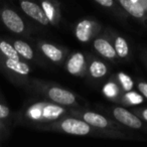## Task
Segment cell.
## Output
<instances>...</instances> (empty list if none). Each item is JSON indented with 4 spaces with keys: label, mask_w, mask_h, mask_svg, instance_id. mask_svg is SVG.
Listing matches in <instances>:
<instances>
[{
    "label": "cell",
    "mask_w": 147,
    "mask_h": 147,
    "mask_svg": "<svg viewBox=\"0 0 147 147\" xmlns=\"http://www.w3.org/2000/svg\"><path fill=\"white\" fill-rule=\"evenodd\" d=\"M61 128L65 132L75 135H86L90 132V126L83 121L77 119H67L61 123Z\"/></svg>",
    "instance_id": "obj_1"
},
{
    "label": "cell",
    "mask_w": 147,
    "mask_h": 147,
    "mask_svg": "<svg viewBox=\"0 0 147 147\" xmlns=\"http://www.w3.org/2000/svg\"><path fill=\"white\" fill-rule=\"evenodd\" d=\"M2 20L4 22V24L10 30H12L13 32L20 33L24 29V24H23L22 19L19 17V15L17 13H15L12 10H9V9L3 10Z\"/></svg>",
    "instance_id": "obj_2"
},
{
    "label": "cell",
    "mask_w": 147,
    "mask_h": 147,
    "mask_svg": "<svg viewBox=\"0 0 147 147\" xmlns=\"http://www.w3.org/2000/svg\"><path fill=\"white\" fill-rule=\"evenodd\" d=\"M21 8L27 15L32 17L33 19L38 21L41 24H47L49 23V18L45 15V11L38 5L34 4L32 2H29V1H22L21 2Z\"/></svg>",
    "instance_id": "obj_3"
},
{
    "label": "cell",
    "mask_w": 147,
    "mask_h": 147,
    "mask_svg": "<svg viewBox=\"0 0 147 147\" xmlns=\"http://www.w3.org/2000/svg\"><path fill=\"white\" fill-rule=\"evenodd\" d=\"M114 116L121 123H123V124L127 125L129 127H132V128H140L142 126L141 121L135 115H133L132 113L127 111L126 109L121 108V107H118V108L115 109Z\"/></svg>",
    "instance_id": "obj_4"
},
{
    "label": "cell",
    "mask_w": 147,
    "mask_h": 147,
    "mask_svg": "<svg viewBox=\"0 0 147 147\" xmlns=\"http://www.w3.org/2000/svg\"><path fill=\"white\" fill-rule=\"evenodd\" d=\"M49 95L53 101L63 105H71L76 100L75 96L71 92L59 88H51L49 92Z\"/></svg>",
    "instance_id": "obj_5"
},
{
    "label": "cell",
    "mask_w": 147,
    "mask_h": 147,
    "mask_svg": "<svg viewBox=\"0 0 147 147\" xmlns=\"http://www.w3.org/2000/svg\"><path fill=\"white\" fill-rule=\"evenodd\" d=\"M94 47L101 55L108 59H113L116 55V51L105 39H96L94 42Z\"/></svg>",
    "instance_id": "obj_6"
},
{
    "label": "cell",
    "mask_w": 147,
    "mask_h": 147,
    "mask_svg": "<svg viewBox=\"0 0 147 147\" xmlns=\"http://www.w3.org/2000/svg\"><path fill=\"white\" fill-rule=\"evenodd\" d=\"M92 30V22L89 20H83L78 24L76 29L77 37L81 41H88L91 36Z\"/></svg>",
    "instance_id": "obj_7"
},
{
    "label": "cell",
    "mask_w": 147,
    "mask_h": 147,
    "mask_svg": "<svg viewBox=\"0 0 147 147\" xmlns=\"http://www.w3.org/2000/svg\"><path fill=\"white\" fill-rule=\"evenodd\" d=\"M85 63V59L84 55L82 53H76L71 57V59L67 63V71L73 75L80 73V71L82 69V67Z\"/></svg>",
    "instance_id": "obj_8"
},
{
    "label": "cell",
    "mask_w": 147,
    "mask_h": 147,
    "mask_svg": "<svg viewBox=\"0 0 147 147\" xmlns=\"http://www.w3.org/2000/svg\"><path fill=\"white\" fill-rule=\"evenodd\" d=\"M121 5L130 13L131 15L137 17V18H140L144 14V11H143L142 7L136 3L134 0H120Z\"/></svg>",
    "instance_id": "obj_9"
},
{
    "label": "cell",
    "mask_w": 147,
    "mask_h": 147,
    "mask_svg": "<svg viewBox=\"0 0 147 147\" xmlns=\"http://www.w3.org/2000/svg\"><path fill=\"white\" fill-rule=\"evenodd\" d=\"M84 119L87 123L91 124L92 126L95 127H99V128H105V127L108 125L107 120L104 118L103 116L96 113H92V112H88L84 115Z\"/></svg>",
    "instance_id": "obj_10"
},
{
    "label": "cell",
    "mask_w": 147,
    "mask_h": 147,
    "mask_svg": "<svg viewBox=\"0 0 147 147\" xmlns=\"http://www.w3.org/2000/svg\"><path fill=\"white\" fill-rule=\"evenodd\" d=\"M6 65L7 67H9L12 71H16L18 74L21 75H27L29 73V67L27 65L19 61V59H8L6 61Z\"/></svg>",
    "instance_id": "obj_11"
},
{
    "label": "cell",
    "mask_w": 147,
    "mask_h": 147,
    "mask_svg": "<svg viewBox=\"0 0 147 147\" xmlns=\"http://www.w3.org/2000/svg\"><path fill=\"white\" fill-rule=\"evenodd\" d=\"M41 49L43 51L45 55H47V57H49L51 61H59V59L63 57V53H61V51H59V49H57L55 47H53V45H49V43H45V45H42Z\"/></svg>",
    "instance_id": "obj_12"
},
{
    "label": "cell",
    "mask_w": 147,
    "mask_h": 147,
    "mask_svg": "<svg viewBox=\"0 0 147 147\" xmlns=\"http://www.w3.org/2000/svg\"><path fill=\"white\" fill-rule=\"evenodd\" d=\"M14 49L17 51V53H20L21 55H23L25 59H32V57H33L32 49H31V47H29L26 42H24V41H21V40L15 41Z\"/></svg>",
    "instance_id": "obj_13"
},
{
    "label": "cell",
    "mask_w": 147,
    "mask_h": 147,
    "mask_svg": "<svg viewBox=\"0 0 147 147\" xmlns=\"http://www.w3.org/2000/svg\"><path fill=\"white\" fill-rule=\"evenodd\" d=\"M0 51H2L7 57L12 59H19L18 53L14 47H11L9 43L5 42V41H1L0 42Z\"/></svg>",
    "instance_id": "obj_14"
},
{
    "label": "cell",
    "mask_w": 147,
    "mask_h": 147,
    "mask_svg": "<svg viewBox=\"0 0 147 147\" xmlns=\"http://www.w3.org/2000/svg\"><path fill=\"white\" fill-rule=\"evenodd\" d=\"M90 71L93 77L100 78V77H103L106 74L107 69L104 63H101V61H94L90 67Z\"/></svg>",
    "instance_id": "obj_15"
},
{
    "label": "cell",
    "mask_w": 147,
    "mask_h": 147,
    "mask_svg": "<svg viewBox=\"0 0 147 147\" xmlns=\"http://www.w3.org/2000/svg\"><path fill=\"white\" fill-rule=\"evenodd\" d=\"M115 51L116 53L120 55L121 57H124L128 55V45H127L126 40L122 37H118L115 41Z\"/></svg>",
    "instance_id": "obj_16"
},
{
    "label": "cell",
    "mask_w": 147,
    "mask_h": 147,
    "mask_svg": "<svg viewBox=\"0 0 147 147\" xmlns=\"http://www.w3.org/2000/svg\"><path fill=\"white\" fill-rule=\"evenodd\" d=\"M63 112V109L59 108V106H55V105H49L45 107L43 110V116L47 118H55L59 116L61 113Z\"/></svg>",
    "instance_id": "obj_17"
},
{
    "label": "cell",
    "mask_w": 147,
    "mask_h": 147,
    "mask_svg": "<svg viewBox=\"0 0 147 147\" xmlns=\"http://www.w3.org/2000/svg\"><path fill=\"white\" fill-rule=\"evenodd\" d=\"M119 79H120L121 83H122L123 88L126 91H131V89H132V87H133V82L130 79V77L125 75V74L121 73L120 75H119Z\"/></svg>",
    "instance_id": "obj_18"
},
{
    "label": "cell",
    "mask_w": 147,
    "mask_h": 147,
    "mask_svg": "<svg viewBox=\"0 0 147 147\" xmlns=\"http://www.w3.org/2000/svg\"><path fill=\"white\" fill-rule=\"evenodd\" d=\"M104 93L108 97H114L117 94V86L113 83H109L105 86Z\"/></svg>",
    "instance_id": "obj_19"
},
{
    "label": "cell",
    "mask_w": 147,
    "mask_h": 147,
    "mask_svg": "<svg viewBox=\"0 0 147 147\" xmlns=\"http://www.w3.org/2000/svg\"><path fill=\"white\" fill-rule=\"evenodd\" d=\"M126 97L132 104H140V103H142V101H143L142 97L134 92H129L128 94L126 95Z\"/></svg>",
    "instance_id": "obj_20"
},
{
    "label": "cell",
    "mask_w": 147,
    "mask_h": 147,
    "mask_svg": "<svg viewBox=\"0 0 147 147\" xmlns=\"http://www.w3.org/2000/svg\"><path fill=\"white\" fill-rule=\"evenodd\" d=\"M42 6H43V11H45L49 20H51L53 17V7L49 2H42Z\"/></svg>",
    "instance_id": "obj_21"
},
{
    "label": "cell",
    "mask_w": 147,
    "mask_h": 147,
    "mask_svg": "<svg viewBox=\"0 0 147 147\" xmlns=\"http://www.w3.org/2000/svg\"><path fill=\"white\" fill-rule=\"evenodd\" d=\"M9 115V109L6 106L0 105V118H5Z\"/></svg>",
    "instance_id": "obj_22"
},
{
    "label": "cell",
    "mask_w": 147,
    "mask_h": 147,
    "mask_svg": "<svg viewBox=\"0 0 147 147\" xmlns=\"http://www.w3.org/2000/svg\"><path fill=\"white\" fill-rule=\"evenodd\" d=\"M138 88H139V90L142 92V94L147 98V84L146 83H140Z\"/></svg>",
    "instance_id": "obj_23"
},
{
    "label": "cell",
    "mask_w": 147,
    "mask_h": 147,
    "mask_svg": "<svg viewBox=\"0 0 147 147\" xmlns=\"http://www.w3.org/2000/svg\"><path fill=\"white\" fill-rule=\"evenodd\" d=\"M96 1L98 3H100L101 5H103V6L110 7L113 5V0H96Z\"/></svg>",
    "instance_id": "obj_24"
},
{
    "label": "cell",
    "mask_w": 147,
    "mask_h": 147,
    "mask_svg": "<svg viewBox=\"0 0 147 147\" xmlns=\"http://www.w3.org/2000/svg\"><path fill=\"white\" fill-rule=\"evenodd\" d=\"M143 117H144L145 120H147V109L143 111Z\"/></svg>",
    "instance_id": "obj_25"
},
{
    "label": "cell",
    "mask_w": 147,
    "mask_h": 147,
    "mask_svg": "<svg viewBox=\"0 0 147 147\" xmlns=\"http://www.w3.org/2000/svg\"><path fill=\"white\" fill-rule=\"evenodd\" d=\"M134 1H135V0H134Z\"/></svg>",
    "instance_id": "obj_26"
}]
</instances>
